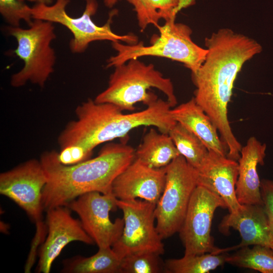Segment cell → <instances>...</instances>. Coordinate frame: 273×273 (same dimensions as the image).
Masks as SVG:
<instances>
[{"mask_svg": "<svg viewBox=\"0 0 273 273\" xmlns=\"http://www.w3.org/2000/svg\"><path fill=\"white\" fill-rule=\"evenodd\" d=\"M171 108L167 100L158 99L142 111L125 114L114 104L88 99L76 107L75 120L69 122L58 136L59 160L65 165L86 160L99 145L123 138L140 126L168 133L176 122Z\"/></svg>", "mask_w": 273, "mask_h": 273, "instance_id": "obj_2", "label": "cell"}, {"mask_svg": "<svg viewBox=\"0 0 273 273\" xmlns=\"http://www.w3.org/2000/svg\"><path fill=\"white\" fill-rule=\"evenodd\" d=\"M266 145L255 137H250L242 147L238 160V177L236 195L241 205H263L260 190V181L257 171L258 164H264Z\"/></svg>", "mask_w": 273, "mask_h": 273, "instance_id": "obj_17", "label": "cell"}, {"mask_svg": "<svg viewBox=\"0 0 273 273\" xmlns=\"http://www.w3.org/2000/svg\"><path fill=\"white\" fill-rule=\"evenodd\" d=\"M67 206H58L47 210L48 236L40 248L38 272L49 273L55 259L62 249L72 241L94 244L80 220L75 219Z\"/></svg>", "mask_w": 273, "mask_h": 273, "instance_id": "obj_13", "label": "cell"}, {"mask_svg": "<svg viewBox=\"0 0 273 273\" xmlns=\"http://www.w3.org/2000/svg\"><path fill=\"white\" fill-rule=\"evenodd\" d=\"M233 228L239 232L241 243L236 248L260 245L273 250V233L263 205L244 204L235 213L225 215L219 225L222 232Z\"/></svg>", "mask_w": 273, "mask_h": 273, "instance_id": "obj_16", "label": "cell"}, {"mask_svg": "<svg viewBox=\"0 0 273 273\" xmlns=\"http://www.w3.org/2000/svg\"><path fill=\"white\" fill-rule=\"evenodd\" d=\"M219 207L226 208L219 196L204 187H196L178 232L185 255L220 254L229 251L228 248L216 247L211 236L212 220Z\"/></svg>", "mask_w": 273, "mask_h": 273, "instance_id": "obj_11", "label": "cell"}, {"mask_svg": "<svg viewBox=\"0 0 273 273\" xmlns=\"http://www.w3.org/2000/svg\"><path fill=\"white\" fill-rule=\"evenodd\" d=\"M135 12L139 27L144 30L149 25L158 28L159 22L175 20L183 9L195 4L196 0H126Z\"/></svg>", "mask_w": 273, "mask_h": 273, "instance_id": "obj_20", "label": "cell"}, {"mask_svg": "<svg viewBox=\"0 0 273 273\" xmlns=\"http://www.w3.org/2000/svg\"><path fill=\"white\" fill-rule=\"evenodd\" d=\"M35 1L37 3L44 4L46 5H50L53 2V0H30Z\"/></svg>", "mask_w": 273, "mask_h": 273, "instance_id": "obj_29", "label": "cell"}, {"mask_svg": "<svg viewBox=\"0 0 273 273\" xmlns=\"http://www.w3.org/2000/svg\"><path fill=\"white\" fill-rule=\"evenodd\" d=\"M166 167H150L137 159L114 180L111 193L121 200L135 199L157 204L164 189Z\"/></svg>", "mask_w": 273, "mask_h": 273, "instance_id": "obj_14", "label": "cell"}, {"mask_svg": "<svg viewBox=\"0 0 273 273\" xmlns=\"http://www.w3.org/2000/svg\"><path fill=\"white\" fill-rule=\"evenodd\" d=\"M170 113L176 122L198 137L209 150L226 156V147L218 136L216 126L196 103L194 97L171 108Z\"/></svg>", "mask_w": 273, "mask_h": 273, "instance_id": "obj_18", "label": "cell"}, {"mask_svg": "<svg viewBox=\"0 0 273 273\" xmlns=\"http://www.w3.org/2000/svg\"><path fill=\"white\" fill-rule=\"evenodd\" d=\"M134 159L135 150L123 143L107 144L96 157L72 165L60 163L55 150L42 153L40 161L47 178L42 192L43 209L66 206L91 192L111 193L115 178Z\"/></svg>", "mask_w": 273, "mask_h": 273, "instance_id": "obj_3", "label": "cell"}, {"mask_svg": "<svg viewBox=\"0 0 273 273\" xmlns=\"http://www.w3.org/2000/svg\"><path fill=\"white\" fill-rule=\"evenodd\" d=\"M123 214L124 225L121 235L111 246L122 259L135 253L152 252L164 254L162 239L155 225L156 204L142 199H116Z\"/></svg>", "mask_w": 273, "mask_h": 273, "instance_id": "obj_9", "label": "cell"}, {"mask_svg": "<svg viewBox=\"0 0 273 273\" xmlns=\"http://www.w3.org/2000/svg\"><path fill=\"white\" fill-rule=\"evenodd\" d=\"M225 262L262 273H273V250L260 245L244 246L233 254H226Z\"/></svg>", "mask_w": 273, "mask_h": 273, "instance_id": "obj_24", "label": "cell"}, {"mask_svg": "<svg viewBox=\"0 0 273 273\" xmlns=\"http://www.w3.org/2000/svg\"><path fill=\"white\" fill-rule=\"evenodd\" d=\"M168 134L173 141L179 154L196 169L204 163L208 153L202 141L179 123L176 122Z\"/></svg>", "mask_w": 273, "mask_h": 273, "instance_id": "obj_22", "label": "cell"}, {"mask_svg": "<svg viewBox=\"0 0 273 273\" xmlns=\"http://www.w3.org/2000/svg\"><path fill=\"white\" fill-rule=\"evenodd\" d=\"M197 178V170L181 155L166 166L164 189L155 210L156 229L162 240L179 232Z\"/></svg>", "mask_w": 273, "mask_h": 273, "instance_id": "obj_8", "label": "cell"}, {"mask_svg": "<svg viewBox=\"0 0 273 273\" xmlns=\"http://www.w3.org/2000/svg\"><path fill=\"white\" fill-rule=\"evenodd\" d=\"M119 1L120 0H104V3L106 7L111 8Z\"/></svg>", "mask_w": 273, "mask_h": 273, "instance_id": "obj_28", "label": "cell"}, {"mask_svg": "<svg viewBox=\"0 0 273 273\" xmlns=\"http://www.w3.org/2000/svg\"><path fill=\"white\" fill-rule=\"evenodd\" d=\"M208 52L199 69L192 73L196 87L194 97L216 126L229 151L241 147L228 117V106L234 84L243 65L262 51L254 39L227 28L205 38Z\"/></svg>", "mask_w": 273, "mask_h": 273, "instance_id": "obj_1", "label": "cell"}, {"mask_svg": "<svg viewBox=\"0 0 273 273\" xmlns=\"http://www.w3.org/2000/svg\"><path fill=\"white\" fill-rule=\"evenodd\" d=\"M151 88L163 93L171 108L176 106L177 101L170 79L165 77L153 64L133 59L114 67L108 86L94 100L114 104L122 111H133L138 103L147 106L158 99L149 91Z\"/></svg>", "mask_w": 273, "mask_h": 273, "instance_id": "obj_4", "label": "cell"}, {"mask_svg": "<svg viewBox=\"0 0 273 273\" xmlns=\"http://www.w3.org/2000/svg\"><path fill=\"white\" fill-rule=\"evenodd\" d=\"M85 7L82 14L78 17L70 16L66 11V7L70 0H56L53 5L37 3L31 7L32 18L52 23H56L66 27L72 34L73 38L69 42L71 52L82 53L89 44L94 41L109 40L120 41L128 44L139 42L138 37L132 33L119 35L114 33L111 25L113 17L117 14V10H113L103 25H97L92 20L98 8L97 0H85Z\"/></svg>", "mask_w": 273, "mask_h": 273, "instance_id": "obj_7", "label": "cell"}, {"mask_svg": "<svg viewBox=\"0 0 273 273\" xmlns=\"http://www.w3.org/2000/svg\"><path fill=\"white\" fill-rule=\"evenodd\" d=\"M160 255L149 251L130 254L121 259L120 273H160L165 272Z\"/></svg>", "mask_w": 273, "mask_h": 273, "instance_id": "obj_25", "label": "cell"}, {"mask_svg": "<svg viewBox=\"0 0 273 273\" xmlns=\"http://www.w3.org/2000/svg\"><path fill=\"white\" fill-rule=\"evenodd\" d=\"M260 190L263 206L273 233V180H262L260 181Z\"/></svg>", "mask_w": 273, "mask_h": 273, "instance_id": "obj_27", "label": "cell"}, {"mask_svg": "<svg viewBox=\"0 0 273 273\" xmlns=\"http://www.w3.org/2000/svg\"><path fill=\"white\" fill-rule=\"evenodd\" d=\"M180 155L168 133L152 127L145 134L142 143L135 150V158L154 168L167 166Z\"/></svg>", "mask_w": 273, "mask_h": 273, "instance_id": "obj_19", "label": "cell"}, {"mask_svg": "<svg viewBox=\"0 0 273 273\" xmlns=\"http://www.w3.org/2000/svg\"><path fill=\"white\" fill-rule=\"evenodd\" d=\"M0 13L10 26L20 27L21 20L30 26L34 20L31 7L20 0H0Z\"/></svg>", "mask_w": 273, "mask_h": 273, "instance_id": "obj_26", "label": "cell"}, {"mask_svg": "<svg viewBox=\"0 0 273 273\" xmlns=\"http://www.w3.org/2000/svg\"><path fill=\"white\" fill-rule=\"evenodd\" d=\"M157 28L159 35L152 36L150 46H145L142 41L133 44L112 42L117 53L108 59L106 67H115L133 59L153 56L180 62L192 73H195L204 62L208 51L193 41L192 29L175 20L165 22Z\"/></svg>", "mask_w": 273, "mask_h": 273, "instance_id": "obj_5", "label": "cell"}, {"mask_svg": "<svg viewBox=\"0 0 273 273\" xmlns=\"http://www.w3.org/2000/svg\"><path fill=\"white\" fill-rule=\"evenodd\" d=\"M47 178L39 161L30 159L0 174V193L15 202L33 220L37 228L36 243L44 236L42 221V190Z\"/></svg>", "mask_w": 273, "mask_h": 273, "instance_id": "obj_10", "label": "cell"}, {"mask_svg": "<svg viewBox=\"0 0 273 273\" xmlns=\"http://www.w3.org/2000/svg\"><path fill=\"white\" fill-rule=\"evenodd\" d=\"M116 199L112 193L91 192L66 206L78 214L83 228L99 248L111 247L123 232L124 218H117L112 222L109 216L110 212L118 207Z\"/></svg>", "mask_w": 273, "mask_h": 273, "instance_id": "obj_12", "label": "cell"}, {"mask_svg": "<svg viewBox=\"0 0 273 273\" xmlns=\"http://www.w3.org/2000/svg\"><path fill=\"white\" fill-rule=\"evenodd\" d=\"M8 34L17 43L16 55L23 61V67L11 77L14 87L24 86L30 82L42 88L54 72L56 56L51 43L56 39L53 23L34 19L28 28L9 26Z\"/></svg>", "mask_w": 273, "mask_h": 273, "instance_id": "obj_6", "label": "cell"}, {"mask_svg": "<svg viewBox=\"0 0 273 273\" xmlns=\"http://www.w3.org/2000/svg\"><path fill=\"white\" fill-rule=\"evenodd\" d=\"M226 256L224 253H205L169 259L164 263L165 272L208 273L226 263Z\"/></svg>", "mask_w": 273, "mask_h": 273, "instance_id": "obj_23", "label": "cell"}, {"mask_svg": "<svg viewBox=\"0 0 273 273\" xmlns=\"http://www.w3.org/2000/svg\"><path fill=\"white\" fill-rule=\"evenodd\" d=\"M121 259L111 247L99 248L94 255L84 257L76 256L64 261L63 272L120 273Z\"/></svg>", "mask_w": 273, "mask_h": 273, "instance_id": "obj_21", "label": "cell"}, {"mask_svg": "<svg viewBox=\"0 0 273 273\" xmlns=\"http://www.w3.org/2000/svg\"><path fill=\"white\" fill-rule=\"evenodd\" d=\"M198 185L214 193L224 202L231 213H235L242 206L236 195L238 177L237 161L209 150L203 165L196 169Z\"/></svg>", "mask_w": 273, "mask_h": 273, "instance_id": "obj_15", "label": "cell"}]
</instances>
